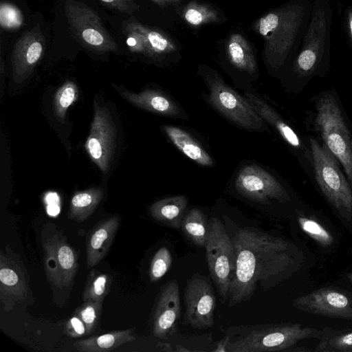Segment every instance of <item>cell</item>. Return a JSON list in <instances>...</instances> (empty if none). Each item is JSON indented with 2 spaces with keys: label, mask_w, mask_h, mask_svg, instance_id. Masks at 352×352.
I'll return each instance as SVG.
<instances>
[{
  "label": "cell",
  "mask_w": 352,
  "mask_h": 352,
  "mask_svg": "<svg viewBox=\"0 0 352 352\" xmlns=\"http://www.w3.org/2000/svg\"><path fill=\"white\" fill-rule=\"evenodd\" d=\"M232 241L236 270L228 292L230 307L250 300L258 287L276 286L296 270V248L283 238L245 227Z\"/></svg>",
  "instance_id": "1"
},
{
  "label": "cell",
  "mask_w": 352,
  "mask_h": 352,
  "mask_svg": "<svg viewBox=\"0 0 352 352\" xmlns=\"http://www.w3.org/2000/svg\"><path fill=\"white\" fill-rule=\"evenodd\" d=\"M311 7L310 0H292L255 23V30L264 38L265 59L272 67L280 68L292 56L296 58L310 19Z\"/></svg>",
  "instance_id": "2"
},
{
  "label": "cell",
  "mask_w": 352,
  "mask_h": 352,
  "mask_svg": "<svg viewBox=\"0 0 352 352\" xmlns=\"http://www.w3.org/2000/svg\"><path fill=\"white\" fill-rule=\"evenodd\" d=\"M333 2V0H314L312 3L310 19L292 64V73L302 86L329 70Z\"/></svg>",
  "instance_id": "3"
},
{
  "label": "cell",
  "mask_w": 352,
  "mask_h": 352,
  "mask_svg": "<svg viewBox=\"0 0 352 352\" xmlns=\"http://www.w3.org/2000/svg\"><path fill=\"white\" fill-rule=\"evenodd\" d=\"M226 335V351L265 352L284 351L305 339H320L322 330L297 323L261 324L232 327Z\"/></svg>",
  "instance_id": "4"
},
{
  "label": "cell",
  "mask_w": 352,
  "mask_h": 352,
  "mask_svg": "<svg viewBox=\"0 0 352 352\" xmlns=\"http://www.w3.org/2000/svg\"><path fill=\"white\" fill-rule=\"evenodd\" d=\"M315 126L352 186V132L338 101L329 92L316 100Z\"/></svg>",
  "instance_id": "5"
},
{
  "label": "cell",
  "mask_w": 352,
  "mask_h": 352,
  "mask_svg": "<svg viewBox=\"0 0 352 352\" xmlns=\"http://www.w3.org/2000/svg\"><path fill=\"white\" fill-rule=\"evenodd\" d=\"M311 163L316 180L323 195L345 219H352V186L327 147L309 139Z\"/></svg>",
  "instance_id": "6"
},
{
  "label": "cell",
  "mask_w": 352,
  "mask_h": 352,
  "mask_svg": "<svg viewBox=\"0 0 352 352\" xmlns=\"http://www.w3.org/2000/svg\"><path fill=\"white\" fill-rule=\"evenodd\" d=\"M205 248L210 275L224 303L236 270V254L232 239L217 217L208 223Z\"/></svg>",
  "instance_id": "7"
},
{
  "label": "cell",
  "mask_w": 352,
  "mask_h": 352,
  "mask_svg": "<svg viewBox=\"0 0 352 352\" xmlns=\"http://www.w3.org/2000/svg\"><path fill=\"white\" fill-rule=\"evenodd\" d=\"M65 12L72 34L85 47L99 53L118 50L116 42L95 10L85 3L67 0Z\"/></svg>",
  "instance_id": "8"
},
{
  "label": "cell",
  "mask_w": 352,
  "mask_h": 352,
  "mask_svg": "<svg viewBox=\"0 0 352 352\" xmlns=\"http://www.w3.org/2000/svg\"><path fill=\"white\" fill-rule=\"evenodd\" d=\"M206 81L210 102L226 118L247 130L261 131L264 129V120L247 98L225 83L219 75H209Z\"/></svg>",
  "instance_id": "9"
},
{
  "label": "cell",
  "mask_w": 352,
  "mask_h": 352,
  "mask_svg": "<svg viewBox=\"0 0 352 352\" xmlns=\"http://www.w3.org/2000/svg\"><path fill=\"white\" fill-rule=\"evenodd\" d=\"M30 298V276L20 256L9 246L0 251V301L6 311Z\"/></svg>",
  "instance_id": "10"
},
{
  "label": "cell",
  "mask_w": 352,
  "mask_h": 352,
  "mask_svg": "<svg viewBox=\"0 0 352 352\" xmlns=\"http://www.w3.org/2000/svg\"><path fill=\"white\" fill-rule=\"evenodd\" d=\"M94 117L85 147L92 162L106 173L110 166L115 147L116 132L107 109L94 102Z\"/></svg>",
  "instance_id": "11"
},
{
  "label": "cell",
  "mask_w": 352,
  "mask_h": 352,
  "mask_svg": "<svg viewBox=\"0 0 352 352\" xmlns=\"http://www.w3.org/2000/svg\"><path fill=\"white\" fill-rule=\"evenodd\" d=\"M184 299L185 324L199 329L213 326L216 298L214 289L207 278L194 274L186 283Z\"/></svg>",
  "instance_id": "12"
},
{
  "label": "cell",
  "mask_w": 352,
  "mask_h": 352,
  "mask_svg": "<svg viewBox=\"0 0 352 352\" xmlns=\"http://www.w3.org/2000/svg\"><path fill=\"white\" fill-rule=\"evenodd\" d=\"M235 188L242 196L261 204L272 200L281 202L289 200L283 185L273 175L258 166L250 164L239 171Z\"/></svg>",
  "instance_id": "13"
},
{
  "label": "cell",
  "mask_w": 352,
  "mask_h": 352,
  "mask_svg": "<svg viewBox=\"0 0 352 352\" xmlns=\"http://www.w3.org/2000/svg\"><path fill=\"white\" fill-rule=\"evenodd\" d=\"M293 306L309 314L352 320V297L336 289L325 287L296 298Z\"/></svg>",
  "instance_id": "14"
},
{
  "label": "cell",
  "mask_w": 352,
  "mask_h": 352,
  "mask_svg": "<svg viewBox=\"0 0 352 352\" xmlns=\"http://www.w3.org/2000/svg\"><path fill=\"white\" fill-rule=\"evenodd\" d=\"M181 314L179 287L176 280L163 285L156 298L152 316L155 337L167 339L176 330Z\"/></svg>",
  "instance_id": "15"
},
{
  "label": "cell",
  "mask_w": 352,
  "mask_h": 352,
  "mask_svg": "<svg viewBox=\"0 0 352 352\" xmlns=\"http://www.w3.org/2000/svg\"><path fill=\"white\" fill-rule=\"evenodd\" d=\"M45 39L38 25L16 41L12 53L14 80L23 81L32 72L45 52Z\"/></svg>",
  "instance_id": "16"
},
{
  "label": "cell",
  "mask_w": 352,
  "mask_h": 352,
  "mask_svg": "<svg viewBox=\"0 0 352 352\" xmlns=\"http://www.w3.org/2000/svg\"><path fill=\"white\" fill-rule=\"evenodd\" d=\"M120 225L118 215L98 222L86 236V258L87 268L99 263L107 254Z\"/></svg>",
  "instance_id": "17"
},
{
  "label": "cell",
  "mask_w": 352,
  "mask_h": 352,
  "mask_svg": "<svg viewBox=\"0 0 352 352\" xmlns=\"http://www.w3.org/2000/svg\"><path fill=\"white\" fill-rule=\"evenodd\" d=\"M117 91L134 105L162 116L176 117L180 114L178 105L161 91L146 89L133 93L121 87H115Z\"/></svg>",
  "instance_id": "18"
},
{
  "label": "cell",
  "mask_w": 352,
  "mask_h": 352,
  "mask_svg": "<svg viewBox=\"0 0 352 352\" xmlns=\"http://www.w3.org/2000/svg\"><path fill=\"white\" fill-rule=\"evenodd\" d=\"M245 98L256 113L278 131L287 144L294 149L302 148V142L298 134L263 98L251 92H247Z\"/></svg>",
  "instance_id": "19"
},
{
  "label": "cell",
  "mask_w": 352,
  "mask_h": 352,
  "mask_svg": "<svg viewBox=\"0 0 352 352\" xmlns=\"http://www.w3.org/2000/svg\"><path fill=\"white\" fill-rule=\"evenodd\" d=\"M135 339V328H130L80 340L74 342L73 346L80 352H109Z\"/></svg>",
  "instance_id": "20"
},
{
  "label": "cell",
  "mask_w": 352,
  "mask_h": 352,
  "mask_svg": "<svg viewBox=\"0 0 352 352\" xmlns=\"http://www.w3.org/2000/svg\"><path fill=\"white\" fill-rule=\"evenodd\" d=\"M163 130L173 144L188 158L203 166L214 164L207 151L186 131L171 125H164Z\"/></svg>",
  "instance_id": "21"
},
{
  "label": "cell",
  "mask_w": 352,
  "mask_h": 352,
  "mask_svg": "<svg viewBox=\"0 0 352 352\" xmlns=\"http://www.w3.org/2000/svg\"><path fill=\"white\" fill-rule=\"evenodd\" d=\"M57 259L60 270L63 287L72 285L78 268V254L70 246L63 231L52 223Z\"/></svg>",
  "instance_id": "22"
},
{
  "label": "cell",
  "mask_w": 352,
  "mask_h": 352,
  "mask_svg": "<svg viewBox=\"0 0 352 352\" xmlns=\"http://www.w3.org/2000/svg\"><path fill=\"white\" fill-rule=\"evenodd\" d=\"M188 199L184 195H176L160 199L149 208L153 219L175 229L181 228Z\"/></svg>",
  "instance_id": "23"
},
{
  "label": "cell",
  "mask_w": 352,
  "mask_h": 352,
  "mask_svg": "<svg viewBox=\"0 0 352 352\" xmlns=\"http://www.w3.org/2000/svg\"><path fill=\"white\" fill-rule=\"evenodd\" d=\"M103 195V190L100 188H91L76 192L70 200L69 219L78 223L87 220L98 206Z\"/></svg>",
  "instance_id": "24"
},
{
  "label": "cell",
  "mask_w": 352,
  "mask_h": 352,
  "mask_svg": "<svg viewBox=\"0 0 352 352\" xmlns=\"http://www.w3.org/2000/svg\"><path fill=\"white\" fill-rule=\"evenodd\" d=\"M227 54L230 62L238 69L253 74L257 65L253 51L247 40L240 34H232L227 43Z\"/></svg>",
  "instance_id": "25"
},
{
  "label": "cell",
  "mask_w": 352,
  "mask_h": 352,
  "mask_svg": "<svg viewBox=\"0 0 352 352\" xmlns=\"http://www.w3.org/2000/svg\"><path fill=\"white\" fill-rule=\"evenodd\" d=\"M41 244L44 254V266L47 278L52 287L63 289L60 270L58 265L52 223L44 225L41 231Z\"/></svg>",
  "instance_id": "26"
},
{
  "label": "cell",
  "mask_w": 352,
  "mask_h": 352,
  "mask_svg": "<svg viewBox=\"0 0 352 352\" xmlns=\"http://www.w3.org/2000/svg\"><path fill=\"white\" fill-rule=\"evenodd\" d=\"M135 30L142 41L145 54L148 55H160L173 52L175 45L163 34L152 30L138 22L132 21L126 23Z\"/></svg>",
  "instance_id": "27"
},
{
  "label": "cell",
  "mask_w": 352,
  "mask_h": 352,
  "mask_svg": "<svg viewBox=\"0 0 352 352\" xmlns=\"http://www.w3.org/2000/svg\"><path fill=\"white\" fill-rule=\"evenodd\" d=\"M181 228L186 237L199 248H205L208 223L203 212L198 208H192L183 218Z\"/></svg>",
  "instance_id": "28"
},
{
  "label": "cell",
  "mask_w": 352,
  "mask_h": 352,
  "mask_svg": "<svg viewBox=\"0 0 352 352\" xmlns=\"http://www.w3.org/2000/svg\"><path fill=\"white\" fill-rule=\"evenodd\" d=\"M112 280L110 274L95 269L91 270L87 276L82 294V301H103L110 292Z\"/></svg>",
  "instance_id": "29"
},
{
  "label": "cell",
  "mask_w": 352,
  "mask_h": 352,
  "mask_svg": "<svg viewBox=\"0 0 352 352\" xmlns=\"http://www.w3.org/2000/svg\"><path fill=\"white\" fill-rule=\"evenodd\" d=\"M314 351L320 352H352V331L322 330V337Z\"/></svg>",
  "instance_id": "30"
},
{
  "label": "cell",
  "mask_w": 352,
  "mask_h": 352,
  "mask_svg": "<svg viewBox=\"0 0 352 352\" xmlns=\"http://www.w3.org/2000/svg\"><path fill=\"white\" fill-rule=\"evenodd\" d=\"M78 95V86L72 81L65 82L57 89L54 98V111L59 122H65L67 111L76 101Z\"/></svg>",
  "instance_id": "31"
},
{
  "label": "cell",
  "mask_w": 352,
  "mask_h": 352,
  "mask_svg": "<svg viewBox=\"0 0 352 352\" xmlns=\"http://www.w3.org/2000/svg\"><path fill=\"white\" fill-rule=\"evenodd\" d=\"M184 17L189 24L195 26L217 22L219 19L216 10L196 1H192L187 5L184 10Z\"/></svg>",
  "instance_id": "32"
},
{
  "label": "cell",
  "mask_w": 352,
  "mask_h": 352,
  "mask_svg": "<svg viewBox=\"0 0 352 352\" xmlns=\"http://www.w3.org/2000/svg\"><path fill=\"white\" fill-rule=\"evenodd\" d=\"M102 302L103 301H84L74 311V314L78 316L83 322L87 335L93 333L100 323Z\"/></svg>",
  "instance_id": "33"
},
{
  "label": "cell",
  "mask_w": 352,
  "mask_h": 352,
  "mask_svg": "<svg viewBox=\"0 0 352 352\" xmlns=\"http://www.w3.org/2000/svg\"><path fill=\"white\" fill-rule=\"evenodd\" d=\"M298 222L301 230L322 247L327 248L333 243L332 234L316 220L299 216Z\"/></svg>",
  "instance_id": "34"
},
{
  "label": "cell",
  "mask_w": 352,
  "mask_h": 352,
  "mask_svg": "<svg viewBox=\"0 0 352 352\" xmlns=\"http://www.w3.org/2000/svg\"><path fill=\"white\" fill-rule=\"evenodd\" d=\"M173 258L169 250L162 247L154 254L149 267V279L152 283L159 281L168 271Z\"/></svg>",
  "instance_id": "35"
},
{
  "label": "cell",
  "mask_w": 352,
  "mask_h": 352,
  "mask_svg": "<svg viewBox=\"0 0 352 352\" xmlns=\"http://www.w3.org/2000/svg\"><path fill=\"white\" fill-rule=\"evenodd\" d=\"M23 23L19 10L12 4L1 3L0 6V23L4 29L19 28Z\"/></svg>",
  "instance_id": "36"
},
{
  "label": "cell",
  "mask_w": 352,
  "mask_h": 352,
  "mask_svg": "<svg viewBox=\"0 0 352 352\" xmlns=\"http://www.w3.org/2000/svg\"><path fill=\"white\" fill-rule=\"evenodd\" d=\"M65 333L72 338H79L87 335L86 327L82 320L76 314L63 324Z\"/></svg>",
  "instance_id": "37"
},
{
  "label": "cell",
  "mask_w": 352,
  "mask_h": 352,
  "mask_svg": "<svg viewBox=\"0 0 352 352\" xmlns=\"http://www.w3.org/2000/svg\"><path fill=\"white\" fill-rule=\"evenodd\" d=\"M106 6L123 12L133 14L139 9V6L133 0H98Z\"/></svg>",
  "instance_id": "38"
},
{
  "label": "cell",
  "mask_w": 352,
  "mask_h": 352,
  "mask_svg": "<svg viewBox=\"0 0 352 352\" xmlns=\"http://www.w3.org/2000/svg\"><path fill=\"white\" fill-rule=\"evenodd\" d=\"M345 23L348 34L352 43V7L349 6L345 12Z\"/></svg>",
  "instance_id": "39"
},
{
  "label": "cell",
  "mask_w": 352,
  "mask_h": 352,
  "mask_svg": "<svg viewBox=\"0 0 352 352\" xmlns=\"http://www.w3.org/2000/svg\"><path fill=\"white\" fill-rule=\"evenodd\" d=\"M230 337L227 335L217 344V349H214V352H226V346Z\"/></svg>",
  "instance_id": "40"
},
{
  "label": "cell",
  "mask_w": 352,
  "mask_h": 352,
  "mask_svg": "<svg viewBox=\"0 0 352 352\" xmlns=\"http://www.w3.org/2000/svg\"><path fill=\"white\" fill-rule=\"evenodd\" d=\"M157 347L160 348L161 350H162V351H173V349L170 347V344H168V343L158 342Z\"/></svg>",
  "instance_id": "41"
},
{
  "label": "cell",
  "mask_w": 352,
  "mask_h": 352,
  "mask_svg": "<svg viewBox=\"0 0 352 352\" xmlns=\"http://www.w3.org/2000/svg\"><path fill=\"white\" fill-rule=\"evenodd\" d=\"M154 3L158 4V5H164L168 3H173L176 2L180 0H151Z\"/></svg>",
  "instance_id": "42"
},
{
  "label": "cell",
  "mask_w": 352,
  "mask_h": 352,
  "mask_svg": "<svg viewBox=\"0 0 352 352\" xmlns=\"http://www.w3.org/2000/svg\"><path fill=\"white\" fill-rule=\"evenodd\" d=\"M175 351H189L188 349H185L184 347H183L180 345L177 346Z\"/></svg>",
  "instance_id": "43"
},
{
  "label": "cell",
  "mask_w": 352,
  "mask_h": 352,
  "mask_svg": "<svg viewBox=\"0 0 352 352\" xmlns=\"http://www.w3.org/2000/svg\"><path fill=\"white\" fill-rule=\"evenodd\" d=\"M346 276L349 279V280L351 282V283L352 284V273H348L346 274Z\"/></svg>",
  "instance_id": "44"
}]
</instances>
